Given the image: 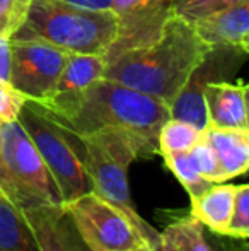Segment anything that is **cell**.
<instances>
[{
	"instance_id": "9c48e42d",
	"label": "cell",
	"mask_w": 249,
	"mask_h": 251,
	"mask_svg": "<svg viewBox=\"0 0 249 251\" xmlns=\"http://www.w3.org/2000/svg\"><path fill=\"white\" fill-rule=\"evenodd\" d=\"M40 251H89L62 205L21 208Z\"/></svg>"
},
{
	"instance_id": "9a60e30c",
	"label": "cell",
	"mask_w": 249,
	"mask_h": 251,
	"mask_svg": "<svg viewBox=\"0 0 249 251\" xmlns=\"http://www.w3.org/2000/svg\"><path fill=\"white\" fill-rule=\"evenodd\" d=\"M0 251H40L21 207L0 193Z\"/></svg>"
},
{
	"instance_id": "e0dca14e",
	"label": "cell",
	"mask_w": 249,
	"mask_h": 251,
	"mask_svg": "<svg viewBox=\"0 0 249 251\" xmlns=\"http://www.w3.org/2000/svg\"><path fill=\"white\" fill-rule=\"evenodd\" d=\"M202 137L203 132L196 126L176 118H167L157 135V149L160 155L169 152H186L198 144Z\"/></svg>"
},
{
	"instance_id": "d6986e66",
	"label": "cell",
	"mask_w": 249,
	"mask_h": 251,
	"mask_svg": "<svg viewBox=\"0 0 249 251\" xmlns=\"http://www.w3.org/2000/svg\"><path fill=\"white\" fill-rule=\"evenodd\" d=\"M244 0H171V12L183 17L188 23L213 14L217 10L227 9Z\"/></svg>"
},
{
	"instance_id": "8fae6325",
	"label": "cell",
	"mask_w": 249,
	"mask_h": 251,
	"mask_svg": "<svg viewBox=\"0 0 249 251\" xmlns=\"http://www.w3.org/2000/svg\"><path fill=\"white\" fill-rule=\"evenodd\" d=\"M208 126L249 130L248 84L208 80L203 89Z\"/></svg>"
},
{
	"instance_id": "7a4b0ae2",
	"label": "cell",
	"mask_w": 249,
	"mask_h": 251,
	"mask_svg": "<svg viewBox=\"0 0 249 251\" xmlns=\"http://www.w3.org/2000/svg\"><path fill=\"white\" fill-rule=\"evenodd\" d=\"M210 50L191 23L171 14L154 40L108 60L103 79L145 93L169 106Z\"/></svg>"
},
{
	"instance_id": "5bb4252c",
	"label": "cell",
	"mask_w": 249,
	"mask_h": 251,
	"mask_svg": "<svg viewBox=\"0 0 249 251\" xmlns=\"http://www.w3.org/2000/svg\"><path fill=\"white\" fill-rule=\"evenodd\" d=\"M104 70H106V58L104 56L87 55V53H68L62 75L58 79L57 89L50 100L80 93L96 80L103 79Z\"/></svg>"
},
{
	"instance_id": "ffe728a7",
	"label": "cell",
	"mask_w": 249,
	"mask_h": 251,
	"mask_svg": "<svg viewBox=\"0 0 249 251\" xmlns=\"http://www.w3.org/2000/svg\"><path fill=\"white\" fill-rule=\"evenodd\" d=\"M226 236L237 238V239L249 238V186L248 185L237 186L232 215H230Z\"/></svg>"
},
{
	"instance_id": "cb8c5ba5",
	"label": "cell",
	"mask_w": 249,
	"mask_h": 251,
	"mask_svg": "<svg viewBox=\"0 0 249 251\" xmlns=\"http://www.w3.org/2000/svg\"><path fill=\"white\" fill-rule=\"evenodd\" d=\"M208 243H210L212 251H248L246 239L230 238V236L217 234V238Z\"/></svg>"
},
{
	"instance_id": "44dd1931",
	"label": "cell",
	"mask_w": 249,
	"mask_h": 251,
	"mask_svg": "<svg viewBox=\"0 0 249 251\" xmlns=\"http://www.w3.org/2000/svg\"><path fill=\"white\" fill-rule=\"evenodd\" d=\"M31 0H0V36L12 38L26 23Z\"/></svg>"
},
{
	"instance_id": "277c9868",
	"label": "cell",
	"mask_w": 249,
	"mask_h": 251,
	"mask_svg": "<svg viewBox=\"0 0 249 251\" xmlns=\"http://www.w3.org/2000/svg\"><path fill=\"white\" fill-rule=\"evenodd\" d=\"M118 31V16L111 9H84L63 0H31L26 23L14 36L38 38L70 53L106 58Z\"/></svg>"
},
{
	"instance_id": "8992f818",
	"label": "cell",
	"mask_w": 249,
	"mask_h": 251,
	"mask_svg": "<svg viewBox=\"0 0 249 251\" xmlns=\"http://www.w3.org/2000/svg\"><path fill=\"white\" fill-rule=\"evenodd\" d=\"M2 159L21 208L62 205L60 193L31 137L19 120L0 125Z\"/></svg>"
},
{
	"instance_id": "5b68a950",
	"label": "cell",
	"mask_w": 249,
	"mask_h": 251,
	"mask_svg": "<svg viewBox=\"0 0 249 251\" xmlns=\"http://www.w3.org/2000/svg\"><path fill=\"white\" fill-rule=\"evenodd\" d=\"M17 120L43 157L60 193L62 205L89 192L79 139L48 118L31 101H26Z\"/></svg>"
},
{
	"instance_id": "4316f807",
	"label": "cell",
	"mask_w": 249,
	"mask_h": 251,
	"mask_svg": "<svg viewBox=\"0 0 249 251\" xmlns=\"http://www.w3.org/2000/svg\"><path fill=\"white\" fill-rule=\"evenodd\" d=\"M63 2H68L72 5L84 7V9H92V10H106L111 9V5H113V0H63Z\"/></svg>"
},
{
	"instance_id": "3957f363",
	"label": "cell",
	"mask_w": 249,
	"mask_h": 251,
	"mask_svg": "<svg viewBox=\"0 0 249 251\" xmlns=\"http://www.w3.org/2000/svg\"><path fill=\"white\" fill-rule=\"evenodd\" d=\"M77 139L91 190L123 212L143 239L157 251L159 232L136 212L128 185L130 164L140 157H150L157 151L120 130H99Z\"/></svg>"
},
{
	"instance_id": "83f0119b",
	"label": "cell",
	"mask_w": 249,
	"mask_h": 251,
	"mask_svg": "<svg viewBox=\"0 0 249 251\" xmlns=\"http://www.w3.org/2000/svg\"><path fill=\"white\" fill-rule=\"evenodd\" d=\"M130 251H156V250H154L152 246H149V245H143V246H138V248L130 250Z\"/></svg>"
},
{
	"instance_id": "30bf717a",
	"label": "cell",
	"mask_w": 249,
	"mask_h": 251,
	"mask_svg": "<svg viewBox=\"0 0 249 251\" xmlns=\"http://www.w3.org/2000/svg\"><path fill=\"white\" fill-rule=\"evenodd\" d=\"M195 33L210 48L249 51V0L217 10L191 23Z\"/></svg>"
},
{
	"instance_id": "603a6c76",
	"label": "cell",
	"mask_w": 249,
	"mask_h": 251,
	"mask_svg": "<svg viewBox=\"0 0 249 251\" xmlns=\"http://www.w3.org/2000/svg\"><path fill=\"white\" fill-rule=\"evenodd\" d=\"M27 98L10 86L7 80H0V123H10L19 118Z\"/></svg>"
},
{
	"instance_id": "d4e9b609",
	"label": "cell",
	"mask_w": 249,
	"mask_h": 251,
	"mask_svg": "<svg viewBox=\"0 0 249 251\" xmlns=\"http://www.w3.org/2000/svg\"><path fill=\"white\" fill-rule=\"evenodd\" d=\"M2 125V123H0ZM0 193L3 197H7L12 203L17 205V197H16V192H14V186L10 183L9 176H7V171H5V166H3V159H2V133H0ZM19 207V205H17Z\"/></svg>"
},
{
	"instance_id": "52a82bcc",
	"label": "cell",
	"mask_w": 249,
	"mask_h": 251,
	"mask_svg": "<svg viewBox=\"0 0 249 251\" xmlns=\"http://www.w3.org/2000/svg\"><path fill=\"white\" fill-rule=\"evenodd\" d=\"M62 208L89 251H130L149 245L123 212L92 190L63 203Z\"/></svg>"
},
{
	"instance_id": "ba28073f",
	"label": "cell",
	"mask_w": 249,
	"mask_h": 251,
	"mask_svg": "<svg viewBox=\"0 0 249 251\" xmlns=\"http://www.w3.org/2000/svg\"><path fill=\"white\" fill-rule=\"evenodd\" d=\"M70 51L38 38H10L9 82L34 104L53 96Z\"/></svg>"
},
{
	"instance_id": "2e32d148",
	"label": "cell",
	"mask_w": 249,
	"mask_h": 251,
	"mask_svg": "<svg viewBox=\"0 0 249 251\" xmlns=\"http://www.w3.org/2000/svg\"><path fill=\"white\" fill-rule=\"evenodd\" d=\"M157 251H212V248L205 236V226L188 215L159 232Z\"/></svg>"
},
{
	"instance_id": "ac0fdd59",
	"label": "cell",
	"mask_w": 249,
	"mask_h": 251,
	"mask_svg": "<svg viewBox=\"0 0 249 251\" xmlns=\"http://www.w3.org/2000/svg\"><path fill=\"white\" fill-rule=\"evenodd\" d=\"M164 162L171 169L176 179L181 183L184 190L188 192L189 199L202 195L205 190H208L213 183L206 181L202 175H200L196 162L193 159L191 152H169V154H162Z\"/></svg>"
},
{
	"instance_id": "7402d4cb",
	"label": "cell",
	"mask_w": 249,
	"mask_h": 251,
	"mask_svg": "<svg viewBox=\"0 0 249 251\" xmlns=\"http://www.w3.org/2000/svg\"><path fill=\"white\" fill-rule=\"evenodd\" d=\"M193 159L196 162V168H198L200 175L210 183H224L227 181L226 175H224V169L220 166L219 159H217L215 152H213L212 147L206 144V140L202 137L198 144L189 149Z\"/></svg>"
},
{
	"instance_id": "4fadbf2b",
	"label": "cell",
	"mask_w": 249,
	"mask_h": 251,
	"mask_svg": "<svg viewBox=\"0 0 249 251\" xmlns=\"http://www.w3.org/2000/svg\"><path fill=\"white\" fill-rule=\"evenodd\" d=\"M237 186L227 183H213L208 190L191 199V214L212 232L226 236Z\"/></svg>"
},
{
	"instance_id": "6da1fadb",
	"label": "cell",
	"mask_w": 249,
	"mask_h": 251,
	"mask_svg": "<svg viewBox=\"0 0 249 251\" xmlns=\"http://www.w3.org/2000/svg\"><path fill=\"white\" fill-rule=\"evenodd\" d=\"M48 118L77 137L99 130H120L157 151V135L169 116L164 101L110 79H99L72 96L36 104Z\"/></svg>"
},
{
	"instance_id": "7c38bea8",
	"label": "cell",
	"mask_w": 249,
	"mask_h": 251,
	"mask_svg": "<svg viewBox=\"0 0 249 251\" xmlns=\"http://www.w3.org/2000/svg\"><path fill=\"white\" fill-rule=\"evenodd\" d=\"M203 139L215 152L227 179L243 176L249 168V130L206 126Z\"/></svg>"
},
{
	"instance_id": "484cf974",
	"label": "cell",
	"mask_w": 249,
	"mask_h": 251,
	"mask_svg": "<svg viewBox=\"0 0 249 251\" xmlns=\"http://www.w3.org/2000/svg\"><path fill=\"white\" fill-rule=\"evenodd\" d=\"M10 77V38L0 36V80Z\"/></svg>"
}]
</instances>
